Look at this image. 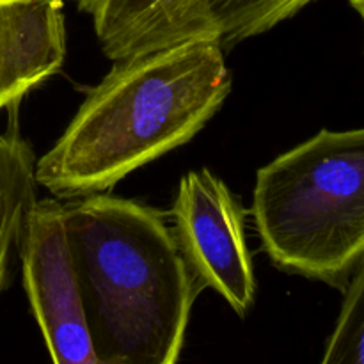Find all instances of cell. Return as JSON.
I'll return each mask as SVG.
<instances>
[{"label":"cell","instance_id":"obj_4","mask_svg":"<svg viewBox=\"0 0 364 364\" xmlns=\"http://www.w3.org/2000/svg\"><path fill=\"white\" fill-rule=\"evenodd\" d=\"M171 217L199 291L210 288L237 315H247L255 306L256 279L240 199L212 171H191L178 185Z\"/></svg>","mask_w":364,"mask_h":364},{"label":"cell","instance_id":"obj_6","mask_svg":"<svg viewBox=\"0 0 364 364\" xmlns=\"http://www.w3.org/2000/svg\"><path fill=\"white\" fill-rule=\"evenodd\" d=\"M311 2L315 0H162L102 52L107 59L121 60L191 39H210L230 50Z\"/></svg>","mask_w":364,"mask_h":364},{"label":"cell","instance_id":"obj_10","mask_svg":"<svg viewBox=\"0 0 364 364\" xmlns=\"http://www.w3.org/2000/svg\"><path fill=\"white\" fill-rule=\"evenodd\" d=\"M80 13L92 20L102 48L123 38L162 0H73Z\"/></svg>","mask_w":364,"mask_h":364},{"label":"cell","instance_id":"obj_11","mask_svg":"<svg viewBox=\"0 0 364 364\" xmlns=\"http://www.w3.org/2000/svg\"><path fill=\"white\" fill-rule=\"evenodd\" d=\"M348 2H350V6L354 7L355 13H358L359 16H361V20H363V23H364V0H348Z\"/></svg>","mask_w":364,"mask_h":364},{"label":"cell","instance_id":"obj_8","mask_svg":"<svg viewBox=\"0 0 364 364\" xmlns=\"http://www.w3.org/2000/svg\"><path fill=\"white\" fill-rule=\"evenodd\" d=\"M36 156L14 130L0 134V291L36 198Z\"/></svg>","mask_w":364,"mask_h":364},{"label":"cell","instance_id":"obj_7","mask_svg":"<svg viewBox=\"0 0 364 364\" xmlns=\"http://www.w3.org/2000/svg\"><path fill=\"white\" fill-rule=\"evenodd\" d=\"M64 59L63 0H0V110L55 75Z\"/></svg>","mask_w":364,"mask_h":364},{"label":"cell","instance_id":"obj_1","mask_svg":"<svg viewBox=\"0 0 364 364\" xmlns=\"http://www.w3.org/2000/svg\"><path fill=\"white\" fill-rule=\"evenodd\" d=\"M230 91L226 50L210 39L114 60L59 141L36 160V183L60 199L102 194L192 141Z\"/></svg>","mask_w":364,"mask_h":364},{"label":"cell","instance_id":"obj_9","mask_svg":"<svg viewBox=\"0 0 364 364\" xmlns=\"http://www.w3.org/2000/svg\"><path fill=\"white\" fill-rule=\"evenodd\" d=\"M320 364H364V263L345 288L343 306Z\"/></svg>","mask_w":364,"mask_h":364},{"label":"cell","instance_id":"obj_5","mask_svg":"<svg viewBox=\"0 0 364 364\" xmlns=\"http://www.w3.org/2000/svg\"><path fill=\"white\" fill-rule=\"evenodd\" d=\"M18 255L23 288L53 364H100L75 290L57 199L32 205Z\"/></svg>","mask_w":364,"mask_h":364},{"label":"cell","instance_id":"obj_3","mask_svg":"<svg viewBox=\"0 0 364 364\" xmlns=\"http://www.w3.org/2000/svg\"><path fill=\"white\" fill-rule=\"evenodd\" d=\"M252 217L277 269L345 290L364 263V128L322 130L263 166Z\"/></svg>","mask_w":364,"mask_h":364},{"label":"cell","instance_id":"obj_2","mask_svg":"<svg viewBox=\"0 0 364 364\" xmlns=\"http://www.w3.org/2000/svg\"><path fill=\"white\" fill-rule=\"evenodd\" d=\"M75 290L100 364H176L201 294L167 215L89 194L63 205Z\"/></svg>","mask_w":364,"mask_h":364}]
</instances>
